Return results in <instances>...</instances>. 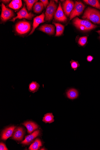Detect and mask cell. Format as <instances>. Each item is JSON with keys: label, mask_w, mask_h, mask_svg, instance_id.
<instances>
[{"label": "cell", "mask_w": 100, "mask_h": 150, "mask_svg": "<svg viewBox=\"0 0 100 150\" xmlns=\"http://www.w3.org/2000/svg\"><path fill=\"white\" fill-rule=\"evenodd\" d=\"M84 2L87 4L100 10V4L97 0H84Z\"/></svg>", "instance_id": "22"}, {"label": "cell", "mask_w": 100, "mask_h": 150, "mask_svg": "<svg viewBox=\"0 0 100 150\" xmlns=\"http://www.w3.org/2000/svg\"><path fill=\"white\" fill-rule=\"evenodd\" d=\"M2 1L4 3L6 4L8 3L10 1Z\"/></svg>", "instance_id": "30"}, {"label": "cell", "mask_w": 100, "mask_h": 150, "mask_svg": "<svg viewBox=\"0 0 100 150\" xmlns=\"http://www.w3.org/2000/svg\"><path fill=\"white\" fill-rule=\"evenodd\" d=\"M38 30L49 35H52L55 33V29L54 25L45 24L41 26Z\"/></svg>", "instance_id": "11"}, {"label": "cell", "mask_w": 100, "mask_h": 150, "mask_svg": "<svg viewBox=\"0 0 100 150\" xmlns=\"http://www.w3.org/2000/svg\"><path fill=\"white\" fill-rule=\"evenodd\" d=\"M39 87V85L36 81H33L29 85V91L34 93L38 90Z\"/></svg>", "instance_id": "23"}, {"label": "cell", "mask_w": 100, "mask_h": 150, "mask_svg": "<svg viewBox=\"0 0 100 150\" xmlns=\"http://www.w3.org/2000/svg\"><path fill=\"white\" fill-rule=\"evenodd\" d=\"M45 15L44 13H43L39 16H37L34 19L32 30L28 35L32 34L35 29L39 26V24L45 22Z\"/></svg>", "instance_id": "10"}, {"label": "cell", "mask_w": 100, "mask_h": 150, "mask_svg": "<svg viewBox=\"0 0 100 150\" xmlns=\"http://www.w3.org/2000/svg\"><path fill=\"white\" fill-rule=\"evenodd\" d=\"M23 5L21 0H13L9 5V7L15 10H17L21 8Z\"/></svg>", "instance_id": "17"}, {"label": "cell", "mask_w": 100, "mask_h": 150, "mask_svg": "<svg viewBox=\"0 0 100 150\" xmlns=\"http://www.w3.org/2000/svg\"><path fill=\"white\" fill-rule=\"evenodd\" d=\"M1 7V19L3 22H6L15 16V13L13 11L7 8L3 3L2 4Z\"/></svg>", "instance_id": "7"}, {"label": "cell", "mask_w": 100, "mask_h": 150, "mask_svg": "<svg viewBox=\"0 0 100 150\" xmlns=\"http://www.w3.org/2000/svg\"><path fill=\"white\" fill-rule=\"evenodd\" d=\"M16 127L12 126L5 129L3 132L2 135V139L6 140L12 135L14 130Z\"/></svg>", "instance_id": "14"}, {"label": "cell", "mask_w": 100, "mask_h": 150, "mask_svg": "<svg viewBox=\"0 0 100 150\" xmlns=\"http://www.w3.org/2000/svg\"><path fill=\"white\" fill-rule=\"evenodd\" d=\"M42 146V144L40 140L38 139H37L30 145L29 149L31 150H37Z\"/></svg>", "instance_id": "20"}, {"label": "cell", "mask_w": 100, "mask_h": 150, "mask_svg": "<svg viewBox=\"0 0 100 150\" xmlns=\"http://www.w3.org/2000/svg\"><path fill=\"white\" fill-rule=\"evenodd\" d=\"M75 4L72 1L67 0L64 2L62 4V8L66 16L68 17L70 16L71 12L73 10Z\"/></svg>", "instance_id": "9"}, {"label": "cell", "mask_w": 100, "mask_h": 150, "mask_svg": "<svg viewBox=\"0 0 100 150\" xmlns=\"http://www.w3.org/2000/svg\"><path fill=\"white\" fill-rule=\"evenodd\" d=\"M85 8V5L81 2L75 1L74 8L70 16V20L82 14Z\"/></svg>", "instance_id": "6"}, {"label": "cell", "mask_w": 100, "mask_h": 150, "mask_svg": "<svg viewBox=\"0 0 100 150\" xmlns=\"http://www.w3.org/2000/svg\"><path fill=\"white\" fill-rule=\"evenodd\" d=\"M0 150H8V149L6 147L5 144L2 142H1L0 144Z\"/></svg>", "instance_id": "27"}, {"label": "cell", "mask_w": 100, "mask_h": 150, "mask_svg": "<svg viewBox=\"0 0 100 150\" xmlns=\"http://www.w3.org/2000/svg\"><path fill=\"white\" fill-rule=\"evenodd\" d=\"M94 59V57L91 56H89L87 57V60L88 62H91Z\"/></svg>", "instance_id": "29"}, {"label": "cell", "mask_w": 100, "mask_h": 150, "mask_svg": "<svg viewBox=\"0 0 100 150\" xmlns=\"http://www.w3.org/2000/svg\"><path fill=\"white\" fill-rule=\"evenodd\" d=\"M66 94L67 98L70 100H74L79 96L78 91L74 88H70L68 90Z\"/></svg>", "instance_id": "16"}, {"label": "cell", "mask_w": 100, "mask_h": 150, "mask_svg": "<svg viewBox=\"0 0 100 150\" xmlns=\"http://www.w3.org/2000/svg\"><path fill=\"white\" fill-rule=\"evenodd\" d=\"M31 29V24L28 21H23L17 23L15 25V30L17 33L23 35L29 32Z\"/></svg>", "instance_id": "3"}, {"label": "cell", "mask_w": 100, "mask_h": 150, "mask_svg": "<svg viewBox=\"0 0 100 150\" xmlns=\"http://www.w3.org/2000/svg\"><path fill=\"white\" fill-rule=\"evenodd\" d=\"M23 125L25 126L28 130V132L31 134L33 131L38 128V126L35 122L32 121H27L24 122Z\"/></svg>", "instance_id": "15"}, {"label": "cell", "mask_w": 100, "mask_h": 150, "mask_svg": "<svg viewBox=\"0 0 100 150\" xmlns=\"http://www.w3.org/2000/svg\"><path fill=\"white\" fill-rule=\"evenodd\" d=\"M73 23L77 28L83 32L91 30L97 27L87 19L81 20L77 17L74 19Z\"/></svg>", "instance_id": "1"}, {"label": "cell", "mask_w": 100, "mask_h": 150, "mask_svg": "<svg viewBox=\"0 0 100 150\" xmlns=\"http://www.w3.org/2000/svg\"><path fill=\"white\" fill-rule=\"evenodd\" d=\"M54 116L52 113H48L43 117V121L45 123L51 124L54 121Z\"/></svg>", "instance_id": "21"}, {"label": "cell", "mask_w": 100, "mask_h": 150, "mask_svg": "<svg viewBox=\"0 0 100 150\" xmlns=\"http://www.w3.org/2000/svg\"><path fill=\"white\" fill-rule=\"evenodd\" d=\"M82 18L89 20L94 23L100 24V11L89 7L85 10Z\"/></svg>", "instance_id": "2"}, {"label": "cell", "mask_w": 100, "mask_h": 150, "mask_svg": "<svg viewBox=\"0 0 100 150\" xmlns=\"http://www.w3.org/2000/svg\"><path fill=\"white\" fill-rule=\"evenodd\" d=\"M70 63L72 69H74V71H76L78 68L80 66L78 62L72 60L70 62Z\"/></svg>", "instance_id": "26"}, {"label": "cell", "mask_w": 100, "mask_h": 150, "mask_svg": "<svg viewBox=\"0 0 100 150\" xmlns=\"http://www.w3.org/2000/svg\"><path fill=\"white\" fill-rule=\"evenodd\" d=\"M56 27V33L55 36H60L62 35L64 33L65 26L62 24L58 23L53 22Z\"/></svg>", "instance_id": "18"}, {"label": "cell", "mask_w": 100, "mask_h": 150, "mask_svg": "<svg viewBox=\"0 0 100 150\" xmlns=\"http://www.w3.org/2000/svg\"><path fill=\"white\" fill-rule=\"evenodd\" d=\"M55 2H56V3H58V1H55Z\"/></svg>", "instance_id": "32"}, {"label": "cell", "mask_w": 100, "mask_h": 150, "mask_svg": "<svg viewBox=\"0 0 100 150\" xmlns=\"http://www.w3.org/2000/svg\"><path fill=\"white\" fill-rule=\"evenodd\" d=\"M87 36L81 37L79 39L78 43L80 46L83 47L86 44L87 41Z\"/></svg>", "instance_id": "25"}, {"label": "cell", "mask_w": 100, "mask_h": 150, "mask_svg": "<svg viewBox=\"0 0 100 150\" xmlns=\"http://www.w3.org/2000/svg\"></svg>", "instance_id": "33"}, {"label": "cell", "mask_w": 100, "mask_h": 150, "mask_svg": "<svg viewBox=\"0 0 100 150\" xmlns=\"http://www.w3.org/2000/svg\"><path fill=\"white\" fill-rule=\"evenodd\" d=\"M40 1L43 3V4L44 5L45 8L48 6L49 4V1H47V0H45V1H44V0H40Z\"/></svg>", "instance_id": "28"}, {"label": "cell", "mask_w": 100, "mask_h": 150, "mask_svg": "<svg viewBox=\"0 0 100 150\" xmlns=\"http://www.w3.org/2000/svg\"><path fill=\"white\" fill-rule=\"evenodd\" d=\"M57 8V5L55 1H50L45 12V21L50 22L52 20Z\"/></svg>", "instance_id": "4"}, {"label": "cell", "mask_w": 100, "mask_h": 150, "mask_svg": "<svg viewBox=\"0 0 100 150\" xmlns=\"http://www.w3.org/2000/svg\"><path fill=\"white\" fill-rule=\"evenodd\" d=\"M17 15L16 17L13 18L10 21L14 22L17 19H21L23 18L32 20L35 16L31 13H28L25 5H24L23 8L17 13Z\"/></svg>", "instance_id": "5"}, {"label": "cell", "mask_w": 100, "mask_h": 150, "mask_svg": "<svg viewBox=\"0 0 100 150\" xmlns=\"http://www.w3.org/2000/svg\"><path fill=\"white\" fill-rule=\"evenodd\" d=\"M97 33H98L99 34H100V30H98V31H96Z\"/></svg>", "instance_id": "31"}, {"label": "cell", "mask_w": 100, "mask_h": 150, "mask_svg": "<svg viewBox=\"0 0 100 150\" xmlns=\"http://www.w3.org/2000/svg\"><path fill=\"white\" fill-rule=\"evenodd\" d=\"M24 132L23 128L18 127L14 131L12 139L18 141H21L24 137Z\"/></svg>", "instance_id": "13"}, {"label": "cell", "mask_w": 100, "mask_h": 150, "mask_svg": "<svg viewBox=\"0 0 100 150\" xmlns=\"http://www.w3.org/2000/svg\"><path fill=\"white\" fill-rule=\"evenodd\" d=\"M25 3L27 9L28 10L31 11L34 4L38 2L37 0H25L24 1Z\"/></svg>", "instance_id": "24"}, {"label": "cell", "mask_w": 100, "mask_h": 150, "mask_svg": "<svg viewBox=\"0 0 100 150\" xmlns=\"http://www.w3.org/2000/svg\"><path fill=\"white\" fill-rule=\"evenodd\" d=\"M55 20L61 22H65L67 20L66 15L63 11L61 3H60L59 6L54 16Z\"/></svg>", "instance_id": "8"}, {"label": "cell", "mask_w": 100, "mask_h": 150, "mask_svg": "<svg viewBox=\"0 0 100 150\" xmlns=\"http://www.w3.org/2000/svg\"><path fill=\"white\" fill-rule=\"evenodd\" d=\"M43 4L40 1L36 3L34 5L33 9L34 12L36 13H40L44 9Z\"/></svg>", "instance_id": "19"}, {"label": "cell", "mask_w": 100, "mask_h": 150, "mask_svg": "<svg viewBox=\"0 0 100 150\" xmlns=\"http://www.w3.org/2000/svg\"><path fill=\"white\" fill-rule=\"evenodd\" d=\"M39 130L34 131L30 135L26 136L25 140L21 143L24 145H28L31 143L34 139L38 137L40 134Z\"/></svg>", "instance_id": "12"}]
</instances>
